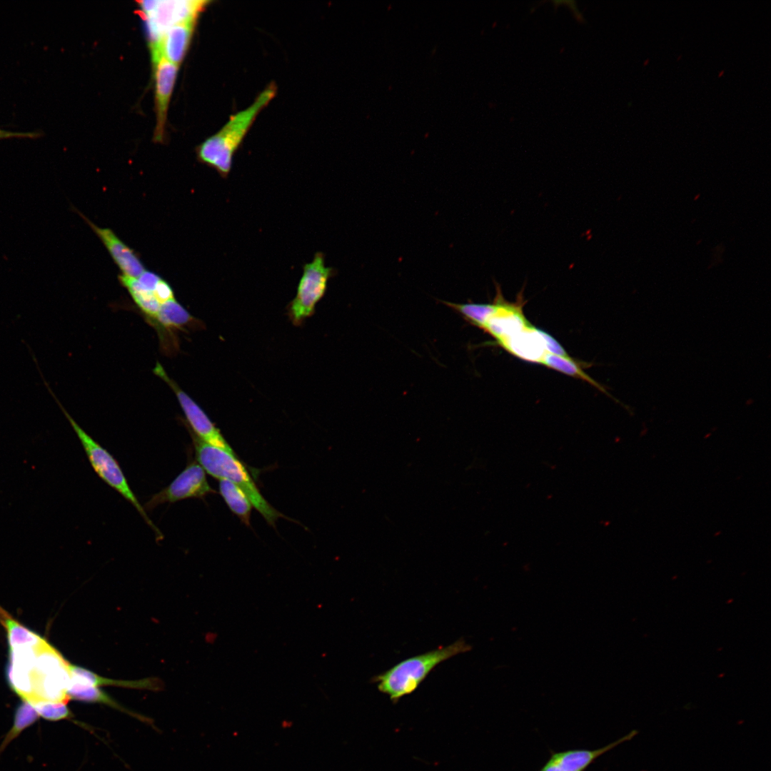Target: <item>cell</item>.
Returning <instances> with one entry per match:
<instances>
[{
	"instance_id": "1",
	"label": "cell",
	"mask_w": 771,
	"mask_h": 771,
	"mask_svg": "<svg viewBox=\"0 0 771 771\" xmlns=\"http://www.w3.org/2000/svg\"><path fill=\"white\" fill-rule=\"evenodd\" d=\"M277 93L269 84L246 109L231 115L226 124L196 148L198 159L216 170L223 178L229 175L233 158L261 111Z\"/></svg>"
},
{
	"instance_id": "2",
	"label": "cell",
	"mask_w": 771,
	"mask_h": 771,
	"mask_svg": "<svg viewBox=\"0 0 771 771\" xmlns=\"http://www.w3.org/2000/svg\"><path fill=\"white\" fill-rule=\"evenodd\" d=\"M471 649L463 639L444 647L407 658L386 671L375 675L371 682L389 696L393 703L413 693L439 664Z\"/></svg>"
},
{
	"instance_id": "3",
	"label": "cell",
	"mask_w": 771,
	"mask_h": 771,
	"mask_svg": "<svg viewBox=\"0 0 771 771\" xmlns=\"http://www.w3.org/2000/svg\"><path fill=\"white\" fill-rule=\"evenodd\" d=\"M196 460L203 470L218 480L226 479L241 488L253 506L270 524L283 515L261 493L244 465L236 455L211 445L191 431Z\"/></svg>"
},
{
	"instance_id": "4",
	"label": "cell",
	"mask_w": 771,
	"mask_h": 771,
	"mask_svg": "<svg viewBox=\"0 0 771 771\" xmlns=\"http://www.w3.org/2000/svg\"><path fill=\"white\" fill-rule=\"evenodd\" d=\"M45 385H46L48 390L59 404L62 412L64 413L74 430L76 432L95 472L104 482L116 490L126 500L133 505L143 518L146 523L154 531L158 540H161L163 537L161 532L150 520L144 508L141 505L136 496L130 488L127 480L116 460L77 424L59 403L46 383H45Z\"/></svg>"
},
{
	"instance_id": "5",
	"label": "cell",
	"mask_w": 771,
	"mask_h": 771,
	"mask_svg": "<svg viewBox=\"0 0 771 771\" xmlns=\"http://www.w3.org/2000/svg\"><path fill=\"white\" fill-rule=\"evenodd\" d=\"M71 664L46 640L36 649L31 680L34 700L66 702L70 700L67 689L71 678ZM31 703V702H30Z\"/></svg>"
},
{
	"instance_id": "6",
	"label": "cell",
	"mask_w": 771,
	"mask_h": 771,
	"mask_svg": "<svg viewBox=\"0 0 771 771\" xmlns=\"http://www.w3.org/2000/svg\"><path fill=\"white\" fill-rule=\"evenodd\" d=\"M334 273L333 268L326 266L322 252L316 253L313 260L304 264L296 295L288 309L294 325H301L314 313L316 306L324 296L328 282Z\"/></svg>"
},
{
	"instance_id": "7",
	"label": "cell",
	"mask_w": 771,
	"mask_h": 771,
	"mask_svg": "<svg viewBox=\"0 0 771 771\" xmlns=\"http://www.w3.org/2000/svg\"><path fill=\"white\" fill-rule=\"evenodd\" d=\"M141 15L146 19L150 39V47L154 48L164 31L173 25L196 21L210 1H138Z\"/></svg>"
},
{
	"instance_id": "8",
	"label": "cell",
	"mask_w": 771,
	"mask_h": 771,
	"mask_svg": "<svg viewBox=\"0 0 771 771\" xmlns=\"http://www.w3.org/2000/svg\"><path fill=\"white\" fill-rule=\"evenodd\" d=\"M153 373L165 381L174 392L194 434L201 440L236 455L233 448L201 408L171 378L157 362Z\"/></svg>"
},
{
	"instance_id": "9",
	"label": "cell",
	"mask_w": 771,
	"mask_h": 771,
	"mask_svg": "<svg viewBox=\"0 0 771 771\" xmlns=\"http://www.w3.org/2000/svg\"><path fill=\"white\" fill-rule=\"evenodd\" d=\"M212 493L215 490L210 487L203 468L191 463L166 488L154 494L145 504L144 509L151 510L164 503L202 498Z\"/></svg>"
},
{
	"instance_id": "10",
	"label": "cell",
	"mask_w": 771,
	"mask_h": 771,
	"mask_svg": "<svg viewBox=\"0 0 771 771\" xmlns=\"http://www.w3.org/2000/svg\"><path fill=\"white\" fill-rule=\"evenodd\" d=\"M495 287L497 308L482 329L500 343L524 329L528 323L522 311L524 303L522 292L519 293L515 303H510L504 299L499 285L496 284Z\"/></svg>"
},
{
	"instance_id": "11",
	"label": "cell",
	"mask_w": 771,
	"mask_h": 771,
	"mask_svg": "<svg viewBox=\"0 0 771 771\" xmlns=\"http://www.w3.org/2000/svg\"><path fill=\"white\" fill-rule=\"evenodd\" d=\"M637 730L620 737L605 746L595 750L573 749L554 752L539 771H585L598 757L620 744L630 740Z\"/></svg>"
},
{
	"instance_id": "12",
	"label": "cell",
	"mask_w": 771,
	"mask_h": 771,
	"mask_svg": "<svg viewBox=\"0 0 771 771\" xmlns=\"http://www.w3.org/2000/svg\"><path fill=\"white\" fill-rule=\"evenodd\" d=\"M153 61L155 65V107L156 126L154 138L161 141L163 138L167 110L174 86L178 66L162 56Z\"/></svg>"
},
{
	"instance_id": "13",
	"label": "cell",
	"mask_w": 771,
	"mask_h": 771,
	"mask_svg": "<svg viewBox=\"0 0 771 771\" xmlns=\"http://www.w3.org/2000/svg\"><path fill=\"white\" fill-rule=\"evenodd\" d=\"M196 23V21H186L166 29L158 44L151 49L152 59L162 56L178 66L188 48Z\"/></svg>"
},
{
	"instance_id": "14",
	"label": "cell",
	"mask_w": 771,
	"mask_h": 771,
	"mask_svg": "<svg viewBox=\"0 0 771 771\" xmlns=\"http://www.w3.org/2000/svg\"><path fill=\"white\" fill-rule=\"evenodd\" d=\"M86 221L107 248L115 263L123 272V275L136 278L145 271L143 266L136 253L111 230L99 228L87 219Z\"/></svg>"
},
{
	"instance_id": "15",
	"label": "cell",
	"mask_w": 771,
	"mask_h": 771,
	"mask_svg": "<svg viewBox=\"0 0 771 771\" xmlns=\"http://www.w3.org/2000/svg\"><path fill=\"white\" fill-rule=\"evenodd\" d=\"M542 333L543 331L528 325L498 343L523 360L541 363L547 353Z\"/></svg>"
},
{
	"instance_id": "16",
	"label": "cell",
	"mask_w": 771,
	"mask_h": 771,
	"mask_svg": "<svg viewBox=\"0 0 771 771\" xmlns=\"http://www.w3.org/2000/svg\"><path fill=\"white\" fill-rule=\"evenodd\" d=\"M71 677L79 681L99 687L103 685H114L123 687L148 689L157 690L162 686L159 679L149 677L138 680H118L101 677L82 667L70 665Z\"/></svg>"
},
{
	"instance_id": "17",
	"label": "cell",
	"mask_w": 771,
	"mask_h": 771,
	"mask_svg": "<svg viewBox=\"0 0 771 771\" xmlns=\"http://www.w3.org/2000/svg\"><path fill=\"white\" fill-rule=\"evenodd\" d=\"M67 695L69 699H74L86 702H98L107 705L115 709L131 715L133 717L143 719L144 717L132 711L126 709L115 701L107 693L104 692L99 687L79 681L71 677L67 689Z\"/></svg>"
},
{
	"instance_id": "18",
	"label": "cell",
	"mask_w": 771,
	"mask_h": 771,
	"mask_svg": "<svg viewBox=\"0 0 771 771\" xmlns=\"http://www.w3.org/2000/svg\"><path fill=\"white\" fill-rule=\"evenodd\" d=\"M0 623L4 628L10 649L40 646L46 639L29 630L0 607Z\"/></svg>"
},
{
	"instance_id": "19",
	"label": "cell",
	"mask_w": 771,
	"mask_h": 771,
	"mask_svg": "<svg viewBox=\"0 0 771 771\" xmlns=\"http://www.w3.org/2000/svg\"><path fill=\"white\" fill-rule=\"evenodd\" d=\"M119 281L128 290L138 308L152 323L156 320L161 306L153 292L146 289L135 278L121 275Z\"/></svg>"
},
{
	"instance_id": "20",
	"label": "cell",
	"mask_w": 771,
	"mask_h": 771,
	"mask_svg": "<svg viewBox=\"0 0 771 771\" xmlns=\"http://www.w3.org/2000/svg\"><path fill=\"white\" fill-rule=\"evenodd\" d=\"M219 493L230 510L249 525L252 505L243 490L232 482L221 479L219 480Z\"/></svg>"
},
{
	"instance_id": "21",
	"label": "cell",
	"mask_w": 771,
	"mask_h": 771,
	"mask_svg": "<svg viewBox=\"0 0 771 771\" xmlns=\"http://www.w3.org/2000/svg\"><path fill=\"white\" fill-rule=\"evenodd\" d=\"M195 318L175 299L168 301L161 305L156 320L152 323L154 326L163 327L166 329H180L190 324H195Z\"/></svg>"
},
{
	"instance_id": "22",
	"label": "cell",
	"mask_w": 771,
	"mask_h": 771,
	"mask_svg": "<svg viewBox=\"0 0 771 771\" xmlns=\"http://www.w3.org/2000/svg\"><path fill=\"white\" fill-rule=\"evenodd\" d=\"M541 363L568 376L584 380L608 395L606 390L586 374L580 366L570 356L564 357L547 353Z\"/></svg>"
},
{
	"instance_id": "23",
	"label": "cell",
	"mask_w": 771,
	"mask_h": 771,
	"mask_svg": "<svg viewBox=\"0 0 771 771\" xmlns=\"http://www.w3.org/2000/svg\"><path fill=\"white\" fill-rule=\"evenodd\" d=\"M446 305L460 313L473 325L480 328L486 321L495 313L497 303L494 299L492 303H455L445 302Z\"/></svg>"
},
{
	"instance_id": "24",
	"label": "cell",
	"mask_w": 771,
	"mask_h": 771,
	"mask_svg": "<svg viewBox=\"0 0 771 771\" xmlns=\"http://www.w3.org/2000/svg\"><path fill=\"white\" fill-rule=\"evenodd\" d=\"M39 716L33 705L29 702L23 700L16 710L11 729L6 735L0 745V753L24 730L34 724L39 718Z\"/></svg>"
},
{
	"instance_id": "25",
	"label": "cell",
	"mask_w": 771,
	"mask_h": 771,
	"mask_svg": "<svg viewBox=\"0 0 771 771\" xmlns=\"http://www.w3.org/2000/svg\"><path fill=\"white\" fill-rule=\"evenodd\" d=\"M66 702H51L46 700H36L31 704L43 718L57 721L64 719H69L73 716L67 707Z\"/></svg>"
},
{
	"instance_id": "26",
	"label": "cell",
	"mask_w": 771,
	"mask_h": 771,
	"mask_svg": "<svg viewBox=\"0 0 771 771\" xmlns=\"http://www.w3.org/2000/svg\"><path fill=\"white\" fill-rule=\"evenodd\" d=\"M153 293L161 305L174 299L173 292L171 286L163 279L159 281L153 291Z\"/></svg>"
},
{
	"instance_id": "27",
	"label": "cell",
	"mask_w": 771,
	"mask_h": 771,
	"mask_svg": "<svg viewBox=\"0 0 771 771\" xmlns=\"http://www.w3.org/2000/svg\"><path fill=\"white\" fill-rule=\"evenodd\" d=\"M542 334L547 353L560 356L569 357L564 348L555 338L545 331H543Z\"/></svg>"
},
{
	"instance_id": "28",
	"label": "cell",
	"mask_w": 771,
	"mask_h": 771,
	"mask_svg": "<svg viewBox=\"0 0 771 771\" xmlns=\"http://www.w3.org/2000/svg\"><path fill=\"white\" fill-rule=\"evenodd\" d=\"M161 279L156 273L145 271L138 280L146 289L153 292Z\"/></svg>"
},
{
	"instance_id": "29",
	"label": "cell",
	"mask_w": 771,
	"mask_h": 771,
	"mask_svg": "<svg viewBox=\"0 0 771 771\" xmlns=\"http://www.w3.org/2000/svg\"><path fill=\"white\" fill-rule=\"evenodd\" d=\"M39 133L34 132H14L0 128V140L12 138H34L39 136Z\"/></svg>"
}]
</instances>
